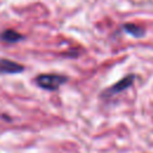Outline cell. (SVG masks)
<instances>
[{
    "label": "cell",
    "instance_id": "4",
    "mask_svg": "<svg viewBox=\"0 0 153 153\" xmlns=\"http://www.w3.org/2000/svg\"><path fill=\"white\" fill-rule=\"evenodd\" d=\"M24 38L23 35H20L19 32L12 30V29H7V30H4L1 33H0V39L2 42H6V43H17L19 41H22Z\"/></svg>",
    "mask_w": 153,
    "mask_h": 153
},
{
    "label": "cell",
    "instance_id": "1",
    "mask_svg": "<svg viewBox=\"0 0 153 153\" xmlns=\"http://www.w3.org/2000/svg\"><path fill=\"white\" fill-rule=\"evenodd\" d=\"M67 81V78L60 74H39L36 76V84L44 90L55 91L62 84Z\"/></svg>",
    "mask_w": 153,
    "mask_h": 153
},
{
    "label": "cell",
    "instance_id": "2",
    "mask_svg": "<svg viewBox=\"0 0 153 153\" xmlns=\"http://www.w3.org/2000/svg\"><path fill=\"white\" fill-rule=\"evenodd\" d=\"M133 81H134V75H128V76L123 78L122 80H120L118 82H116L115 85H112L110 88H108L104 92V96H114L118 92H122L126 88H128L133 84Z\"/></svg>",
    "mask_w": 153,
    "mask_h": 153
},
{
    "label": "cell",
    "instance_id": "3",
    "mask_svg": "<svg viewBox=\"0 0 153 153\" xmlns=\"http://www.w3.org/2000/svg\"><path fill=\"white\" fill-rule=\"evenodd\" d=\"M24 71V66L20 63H17L12 60L7 59H0V72L1 73H7V74H14V73H20Z\"/></svg>",
    "mask_w": 153,
    "mask_h": 153
},
{
    "label": "cell",
    "instance_id": "5",
    "mask_svg": "<svg viewBox=\"0 0 153 153\" xmlns=\"http://www.w3.org/2000/svg\"><path fill=\"white\" fill-rule=\"evenodd\" d=\"M123 29H124V31L129 32L130 35H133L135 37H140V36L143 35L142 29H140L139 26H136L134 24H126V25H123Z\"/></svg>",
    "mask_w": 153,
    "mask_h": 153
}]
</instances>
